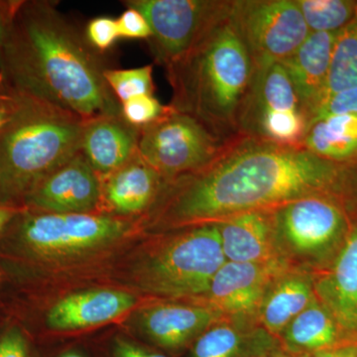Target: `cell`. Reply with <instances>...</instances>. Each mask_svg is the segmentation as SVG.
I'll list each match as a JSON object with an SVG mask.
<instances>
[{
    "label": "cell",
    "instance_id": "7c38bea8",
    "mask_svg": "<svg viewBox=\"0 0 357 357\" xmlns=\"http://www.w3.org/2000/svg\"><path fill=\"white\" fill-rule=\"evenodd\" d=\"M22 206L43 213H98L102 208V181L79 152L42 178Z\"/></svg>",
    "mask_w": 357,
    "mask_h": 357
},
{
    "label": "cell",
    "instance_id": "836d02e7",
    "mask_svg": "<svg viewBox=\"0 0 357 357\" xmlns=\"http://www.w3.org/2000/svg\"><path fill=\"white\" fill-rule=\"evenodd\" d=\"M307 357H357V342H345L337 347L307 354Z\"/></svg>",
    "mask_w": 357,
    "mask_h": 357
},
{
    "label": "cell",
    "instance_id": "cb8c5ba5",
    "mask_svg": "<svg viewBox=\"0 0 357 357\" xmlns=\"http://www.w3.org/2000/svg\"><path fill=\"white\" fill-rule=\"evenodd\" d=\"M356 86H357V15L338 34L335 50H333L332 66H331L321 102L328 96L345 89L356 88Z\"/></svg>",
    "mask_w": 357,
    "mask_h": 357
},
{
    "label": "cell",
    "instance_id": "44dd1931",
    "mask_svg": "<svg viewBox=\"0 0 357 357\" xmlns=\"http://www.w3.org/2000/svg\"><path fill=\"white\" fill-rule=\"evenodd\" d=\"M316 298L314 275L294 268L270 287L258 311L260 323L268 333L281 335Z\"/></svg>",
    "mask_w": 357,
    "mask_h": 357
},
{
    "label": "cell",
    "instance_id": "d6a6232c",
    "mask_svg": "<svg viewBox=\"0 0 357 357\" xmlns=\"http://www.w3.org/2000/svg\"><path fill=\"white\" fill-rule=\"evenodd\" d=\"M115 357H166L141 349L128 340H117L115 344Z\"/></svg>",
    "mask_w": 357,
    "mask_h": 357
},
{
    "label": "cell",
    "instance_id": "6da1fadb",
    "mask_svg": "<svg viewBox=\"0 0 357 357\" xmlns=\"http://www.w3.org/2000/svg\"><path fill=\"white\" fill-rule=\"evenodd\" d=\"M164 189L160 218L178 225L218 222L314 195H333L356 206L357 164L335 163L302 145L238 134L208 165Z\"/></svg>",
    "mask_w": 357,
    "mask_h": 357
},
{
    "label": "cell",
    "instance_id": "f546056e",
    "mask_svg": "<svg viewBox=\"0 0 357 357\" xmlns=\"http://www.w3.org/2000/svg\"><path fill=\"white\" fill-rule=\"evenodd\" d=\"M337 114H357V86L328 96L312 112L309 121L321 115Z\"/></svg>",
    "mask_w": 357,
    "mask_h": 357
},
{
    "label": "cell",
    "instance_id": "ab89813d",
    "mask_svg": "<svg viewBox=\"0 0 357 357\" xmlns=\"http://www.w3.org/2000/svg\"><path fill=\"white\" fill-rule=\"evenodd\" d=\"M272 357H279V354H276V356H273Z\"/></svg>",
    "mask_w": 357,
    "mask_h": 357
},
{
    "label": "cell",
    "instance_id": "5b68a950",
    "mask_svg": "<svg viewBox=\"0 0 357 357\" xmlns=\"http://www.w3.org/2000/svg\"><path fill=\"white\" fill-rule=\"evenodd\" d=\"M356 213L349 202L333 195H314L270 210L275 241L284 259L316 274L337 257Z\"/></svg>",
    "mask_w": 357,
    "mask_h": 357
},
{
    "label": "cell",
    "instance_id": "4fadbf2b",
    "mask_svg": "<svg viewBox=\"0 0 357 357\" xmlns=\"http://www.w3.org/2000/svg\"><path fill=\"white\" fill-rule=\"evenodd\" d=\"M292 269V265L286 261H227L218 269L208 291L199 300L223 316H246L259 311L274 282Z\"/></svg>",
    "mask_w": 357,
    "mask_h": 357
},
{
    "label": "cell",
    "instance_id": "e0dca14e",
    "mask_svg": "<svg viewBox=\"0 0 357 357\" xmlns=\"http://www.w3.org/2000/svg\"><path fill=\"white\" fill-rule=\"evenodd\" d=\"M102 206L114 217L141 215L153 206L165 187L164 178L139 156L100 178Z\"/></svg>",
    "mask_w": 357,
    "mask_h": 357
},
{
    "label": "cell",
    "instance_id": "83f0119b",
    "mask_svg": "<svg viewBox=\"0 0 357 357\" xmlns=\"http://www.w3.org/2000/svg\"><path fill=\"white\" fill-rule=\"evenodd\" d=\"M167 105L154 98V96H140L121 103V115L124 121L134 126L142 128L156 121L165 114Z\"/></svg>",
    "mask_w": 357,
    "mask_h": 357
},
{
    "label": "cell",
    "instance_id": "7402d4cb",
    "mask_svg": "<svg viewBox=\"0 0 357 357\" xmlns=\"http://www.w3.org/2000/svg\"><path fill=\"white\" fill-rule=\"evenodd\" d=\"M302 146L338 164H357V114H325L307 123Z\"/></svg>",
    "mask_w": 357,
    "mask_h": 357
},
{
    "label": "cell",
    "instance_id": "484cf974",
    "mask_svg": "<svg viewBox=\"0 0 357 357\" xmlns=\"http://www.w3.org/2000/svg\"><path fill=\"white\" fill-rule=\"evenodd\" d=\"M243 347V333L222 321L197 338L192 357H238Z\"/></svg>",
    "mask_w": 357,
    "mask_h": 357
},
{
    "label": "cell",
    "instance_id": "30bf717a",
    "mask_svg": "<svg viewBox=\"0 0 357 357\" xmlns=\"http://www.w3.org/2000/svg\"><path fill=\"white\" fill-rule=\"evenodd\" d=\"M122 3L146 18L151 29L147 40L150 50L166 69L229 17L232 0H126Z\"/></svg>",
    "mask_w": 357,
    "mask_h": 357
},
{
    "label": "cell",
    "instance_id": "d6986e66",
    "mask_svg": "<svg viewBox=\"0 0 357 357\" xmlns=\"http://www.w3.org/2000/svg\"><path fill=\"white\" fill-rule=\"evenodd\" d=\"M215 223L227 261L288 262L275 241L270 210L249 211Z\"/></svg>",
    "mask_w": 357,
    "mask_h": 357
},
{
    "label": "cell",
    "instance_id": "ba28073f",
    "mask_svg": "<svg viewBox=\"0 0 357 357\" xmlns=\"http://www.w3.org/2000/svg\"><path fill=\"white\" fill-rule=\"evenodd\" d=\"M230 139L167 105L160 119L140 128L138 156L169 183L208 165Z\"/></svg>",
    "mask_w": 357,
    "mask_h": 357
},
{
    "label": "cell",
    "instance_id": "3957f363",
    "mask_svg": "<svg viewBox=\"0 0 357 357\" xmlns=\"http://www.w3.org/2000/svg\"><path fill=\"white\" fill-rule=\"evenodd\" d=\"M165 70L173 91L169 107L192 115L225 139L238 135L255 66L230 14Z\"/></svg>",
    "mask_w": 357,
    "mask_h": 357
},
{
    "label": "cell",
    "instance_id": "74e56055",
    "mask_svg": "<svg viewBox=\"0 0 357 357\" xmlns=\"http://www.w3.org/2000/svg\"><path fill=\"white\" fill-rule=\"evenodd\" d=\"M307 354L306 356H297V354H279V357H307Z\"/></svg>",
    "mask_w": 357,
    "mask_h": 357
},
{
    "label": "cell",
    "instance_id": "277c9868",
    "mask_svg": "<svg viewBox=\"0 0 357 357\" xmlns=\"http://www.w3.org/2000/svg\"><path fill=\"white\" fill-rule=\"evenodd\" d=\"M0 203L21 206L42 178L79 152L84 122L30 96L0 93Z\"/></svg>",
    "mask_w": 357,
    "mask_h": 357
},
{
    "label": "cell",
    "instance_id": "2e32d148",
    "mask_svg": "<svg viewBox=\"0 0 357 357\" xmlns=\"http://www.w3.org/2000/svg\"><path fill=\"white\" fill-rule=\"evenodd\" d=\"M136 304L135 296L114 289H91L61 298L47 312L52 330H84L109 323Z\"/></svg>",
    "mask_w": 357,
    "mask_h": 357
},
{
    "label": "cell",
    "instance_id": "ac0fdd59",
    "mask_svg": "<svg viewBox=\"0 0 357 357\" xmlns=\"http://www.w3.org/2000/svg\"><path fill=\"white\" fill-rule=\"evenodd\" d=\"M139 130L122 115L84 122L79 152L102 178L137 156Z\"/></svg>",
    "mask_w": 357,
    "mask_h": 357
},
{
    "label": "cell",
    "instance_id": "e575fe53",
    "mask_svg": "<svg viewBox=\"0 0 357 357\" xmlns=\"http://www.w3.org/2000/svg\"><path fill=\"white\" fill-rule=\"evenodd\" d=\"M13 0H0V75H1L2 51L6 41L7 26L10 17Z\"/></svg>",
    "mask_w": 357,
    "mask_h": 357
},
{
    "label": "cell",
    "instance_id": "8992f818",
    "mask_svg": "<svg viewBox=\"0 0 357 357\" xmlns=\"http://www.w3.org/2000/svg\"><path fill=\"white\" fill-rule=\"evenodd\" d=\"M141 265L138 286L168 299H201L213 276L227 262L217 223L190 225Z\"/></svg>",
    "mask_w": 357,
    "mask_h": 357
},
{
    "label": "cell",
    "instance_id": "8fae6325",
    "mask_svg": "<svg viewBox=\"0 0 357 357\" xmlns=\"http://www.w3.org/2000/svg\"><path fill=\"white\" fill-rule=\"evenodd\" d=\"M230 20L255 68L283 62L310 34L296 0H232Z\"/></svg>",
    "mask_w": 357,
    "mask_h": 357
},
{
    "label": "cell",
    "instance_id": "4dcf8cb0",
    "mask_svg": "<svg viewBox=\"0 0 357 357\" xmlns=\"http://www.w3.org/2000/svg\"><path fill=\"white\" fill-rule=\"evenodd\" d=\"M119 36L128 39H149L151 29L146 18L139 11L128 8L116 20Z\"/></svg>",
    "mask_w": 357,
    "mask_h": 357
},
{
    "label": "cell",
    "instance_id": "d4e9b609",
    "mask_svg": "<svg viewBox=\"0 0 357 357\" xmlns=\"http://www.w3.org/2000/svg\"><path fill=\"white\" fill-rule=\"evenodd\" d=\"M310 33L340 32L357 15L356 0H296Z\"/></svg>",
    "mask_w": 357,
    "mask_h": 357
},
{
    "label": "cell",
    "instance_id": "1f68e13d",
    "mask_svg": "<svg viewBox=\"0 0 357 357\" xmlns=\"http://www.w3.org/2000/svg\"><path fill=\"white\" fill-rule=\"evenodd\" d=\"M0 357H30L27 340L20 328L13 326L0 337Z\"/></svg>",
    "mask_w": 357,
    "mask_h": 357
},
{
    "label": "cell",
    "instance_id": "8d00e7d4",
    "mask_svg": "<svg viewBox=\"0 0 357 357\" xmlns=\"http://www.w3.org/2000/svg\"><path fill=\"white\" fill-rule=\"evenodd\" d=\"M59 357H84L83 354H79V352L77 351H68L65 352V354H63L62 356H60Z\"/></svg>",
    "mask_w": 357,
    "mask_h": 357
},
{
    "label": "cell",
    "instance_id": "5bb4252c",
    "mask_svg": "<svg viewBox=\"0 0 357 357\" xmlns=\"http://www.w3.org/2000/svg\"><path fill=\"white\" fill-rule=\"evenodd\" d=\"M314 293L345 340L357 342V213L337 257L314 275Z\"/></svg>",
    "mask_w": 357,
    "mask_h": 357
},
{
    "label": "cell",
    "instance_id": "d590c367",
    "mask_svg": "<svg viewBox=\"0 0 357 357\" xmlns=\"http://www.w3.org/2000/svg\"><path fill=\"white\" fill-rule=\"evenodd\" d=\"M24 210L21 206H11L0 203V236L3 234L4 230L13 225L18 215Z\"/></svg>",
    "mask_w": 357,
    "mask_h": 357
},
{
    "label": "cell",
    "instance_id": "9c48e42d",
    "mask_svg": "<svg viewBox=\"0 0 357 357\" xmlns=\"http://www.w3.org/2000/svg\"><path fill=\"white\" fill-rule=\"evenodd\" d=\"M309 115L281 63L255 68L239 115V134L283 145H302Z\"/></svg>",
    "mask_w": 357,
    "mask_h": 357
},
{
    "label": "cell",
    "instance_id": "ffe728a7",
    "mask_svg": "<svg viewBox=\"0 0 357 357\" xmlns=\"http://www.w3.org/2000/svg\"><path fill=\"white\" fill-rule=\"evenodd\" d=\"M340 32H312L290 57L281 62L307 115L323 98Z\"/></svg>",
    "mask_w": 357,
    "mask_h": 357
},
{
    "label": "cell",
    "instance_id": "f35d334b",
    "mask_svg": "<svg viewBox=\"0 0 357 357\" xmlns=\"http://www.w3.org/2000/svg\"><path fill=\"white\" fill-rule=\"evenodd\" d=\"M0 123H1V109H0Z\"/></svg>",
    "mask_w": 357,
    "mask_h": 357
},
{
    "label": "cell",
    "instance_id": "9a60e30c",
    "mask_svg": "<svg viewBox=\"0 0 357 357\" xmlns=\"http://www.w3.org/2000/svg\"><path fill=\"white\" fill-rule=\"evenodd\" d=\"M225 317L204 303L162 302L141 310L139 324L143 332L157 344L176 349L198 338L211 326L223 321Z\"/></svg>",
    "mask_w": 357,
    "mask_h": 357
},
{
    "label": "cell",
    "instance_id": "52a82bcc",
    "mask_svg": "<svg viewBox=\"0 0 357 357\" xmlns=\"http://www.w3.org/2000/svg\"><path fill=\"white\" fill-rule=\"evenodd\" d=\"M17 239L26 252L55 262L91 255L123 238L132 222L109 213H52L24 208Z\"/></svg>",
    "mask_w": 357,
    "mask_h": 357
},
{
    "label": "cell",
    "instance_id": "f1b7e54d",
    "mask_svg": "<svg viewBox=\"0 0 357 357\" xmlns=\"http://www.w3.org/2000/svg\"><path fill=\"white\" fill-rule=\"evenodd\" d=\"M116 20L109 17H98L86 26V39L98 52L109 50L119 38Z\"/></svg>",
    "mask_w": 357,
    "mask_h": 357
},
{
    "label": "cell",
    "instance_id": "7a4b0ae2",
    "mask_svg": "<svg viewBox=\"0 0 357 357\" xmlns=\"http://www.w3.org/2000/svg\"><path fill=\"white\" fill-rule=\"evenodd\" d=\"M107 69L86 36L48 0H13L0 93L30 96L84 122L121 116L105 79Z\"/></svg>",
    "mask_w": 357,
    "mask_h": 357
},
{
    "label": "cell",
    "instance_id": "4316f807",
    "mask_svg": "<svg viewBox=\"0 0 357 357\" xmlns=\"http://www.w3.org/2000/svg\"><path fill=\"white\" fill-rule=\"evenodd\" d=\"M105 79L121 103L136 96H153V68L151 65L129 70L107 68L105 70Z\"/></svg>",
    "mask_w": 357,
    "mask_h": 357
},
{
    "label": "cell",
    "instance_id": "603a6c76",
    "mask_svg": "<svg viewBox=\"0 0 357 357\" xmlns=\"http://www.w3.org/2000/svg\"><path fill=\"white\" fill-rule=\"evenodd\" d=\"M281 337L291 354L297 356L354 342L345 340L332 314L317 298L289 324Z\"/></svg>",
    "mask_w": 357,
    "mask_h": 357
}]
</instances>
